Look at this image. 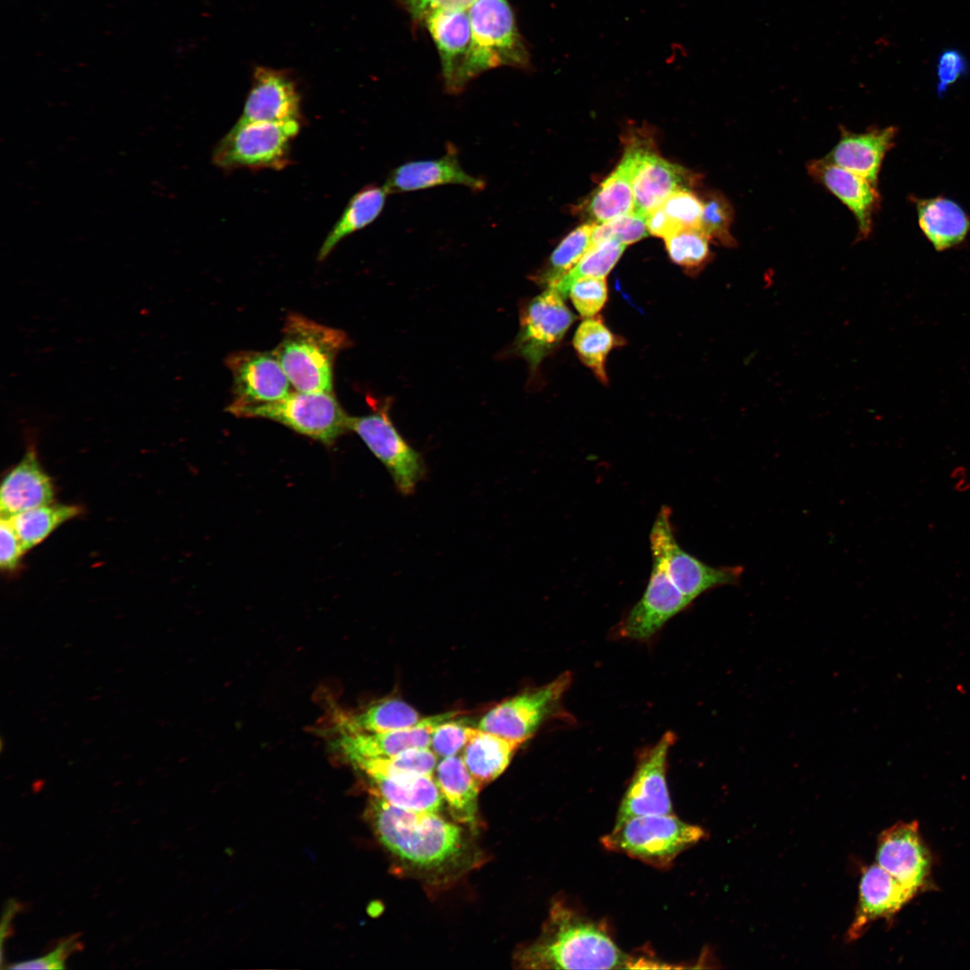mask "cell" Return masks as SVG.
I'll return each mask as SVG.
<instances>
[{
  "label": "cell",
  "mask_w": 970,
  "mask_h": 970,
  "mask_svg": "<svg viewBox=\"0 0 970 970\" xmlns=\"http://www.w3.org/2000/svg\"><path fill=\"white\" fill-rule=\"evenodd\" d=\"M916 895L877 864L863 869L859 900L846 933L847 940L858 939L874 922L890 918Z\"/></svg>",
  "instance_id": "19"
},
{
  "label": "cell",
  "mask_w": 970,
  "mask_h": 970,
  "mask_svg": "<svg viewBox=\"0 0 970 970\" xmlns=\"http://www.w3.org/2000/svg\"><path fill=\"white\" fill-rule=\"evenodd\" d=\"M0 565L2 569H14L25 551L20 539L7 517L1 516L0 522Z\"/></svg>",
  "instance_id": "45"
},
{
  "label": "cell",
  "mask_w": 970,
  "mask_h": 970,
  "mask_svg": "<svg viewBox=\"0 0 970 970\" xmlns=\"http://www.w3.org/2000/svg\"><path fill=\"white\" fill-rule=\"evenodd\" d=\"M457 184L474 191L482 190L484 180L468 173L461 165L455 150H448L437 159L410 161L394 168L384 186L389 192L401 193Z\"/></svg>",
  "instance_id": "22"
},
{
  "label": "cell",
  "mask_w": 970,
  "mask_h": 970,
  "mask_svg": "<svg viewBox=\"0 0 970 970\" xmlns=\"http://www.w3.org/2000/svg\"><path fill=\"white\" fill-rule=\"evenodd\" d=\"M225 365L234 381L232 405L274 402L291 392L292 385L273 352H234L225 358Z\"/></svg>",
  "instance_id": "15"
},
{
  "label": "cell",
  "mask_w": 970,
  "mask_h": 970,
  "mask_svg": "<svg viewBox=\"0 0 970 970\" xmlns=\"http://www.w3.org/2000/svg\"><path fill=\"white\" fill-rule=\"evenodd\" d=\"M658 207L667 221L670 234L683 229H701L703 201L688 188L675 190Z\"/></svg>",
  "instance_id": "38"
},
{
  "label": "cell",
  "mask_w": 970,
  "mask_h": 970,
  "mask_svg": "<svg viewBox=\"0 0 970 970\" xmlns=\"http://www.w3.org/2000/svg\"><path fill=\"white\" fill-rule=\"evenodd\" d=\"M472 727L452 719L440 723L434 729L429 747L436 756L445 758L456 755L467 744Z\"/></svg>",
  "instance_id": "42"
},
{
  "label": "cell",
  "mask_w": 970,
  "mask_h": 970,
  "mask_svg": "<svg viewBox=\"0 0 970 970\" xmlns=\"http://www.w3.org/2000/svg\"><path fill=\"white\" fill-rule=\"evenodd\" d=\"M586 211L600 224L635 212L629 167L623 158L595 190L586 206Z\"/></svg>",
  "instance_id": "31"
},
{
  "label": "cell",
  "mask_w": 970,
  "mask_h": 970,
  "mask_svg": "<svg viewBox=\"0 0 970 970\" xmlns=\"http://www.w3.org/2000/svg\"><path fill=\"white\" fill-rule=\"evenodd\" d=\"M877 864L916 894L926 886L931 857L916 822L897 823L881 833Z\"/></svg>",
  "instance_id": "16"
},
{
  "label": "cell",
  "mask_w": 970,
  "mask_h": 970,
  "mask_svg": "<svg viewBox=\"0 0 970 970\" xmlns=\"http://www.w3.org/2000/svg\"><path fill=\"white\" fill-rule=\"evenodd\" d=\"M650 548L663 556L676 587L692 603L702 594L723 586H737L742 566L713 567L684 551L678 543L671 521V509L663 506L652 525Z\"/></svg>",
  "instance_id": "8"
},
{
  "label": "cell",
  "mask_w": 970,
  "mask_h": 970,
  "mask_svg": "<svg viewBox=\"0 0 970 970\" xmlns=\"http://www.w3.org/2000/svg\"><path fill=\"white\" fill-rule=\"evenodd\" d=\"M436 781L455 821L474 826L478 815V793L481 789L462 757L443 758L436 765Z\"/></svg>",
  "instance_id": "29"
},
{
  "label": "cell",
  "mask_w": 970,
  "mask_h": 970,
  "mask_svg": "<svg viewBox=\"0 0 970 970\" xmlns=\"http://www.w3.org/2000/svg\"><path fill=\"white\" fill-rule=\"evenodd\" d=\"M403 7L417 21L438 10H468L476 0H400Z\"/></svg>",
  "instance_id": "46"
},
{
  "label": "cell",
  "mask_w": 970,
  "mask_h": 970,
  "mask_svg": "<svg viewBox=\"0 0 970 970\" xmlns=\"http://www.w3.org/2000/svg\"><path fill=\"white\" fill-rule=\"evenodd\" d=\"M951 478L954 481V489L959 492H965L969 489L970 483L967 480V474L964 466H957L951 472Z\"/></svg>",
  "instance_id": "47"
},
{
  "label": "cell",
  "mask_w": 970,
  "mask_h": 970,
  "mask_svg": "<svg viewBox=\"0 0 970 970\" xmlns=\"http://www.w3.org/2000/svg\"><path fill=\"white\" fill-rule=\"evenodd\" d=\"M372 794L395 807L418 812L437 813L443 796L433 774L371 773Z\"/></svg>",
  "instance_id": "25"
},
{
  "label": "cell",
  "mask_w": 970,
  "mask_h": 970,
  "mask_svg": "<svg viewBox=\"0 0 970 970\" xmlns=\"http://www.w3.org/2000/svg\"><path fill=\"white\" fill-rule=\"evenodd\" d=\"M624 244L609 240L595 246H590L578 264L553 287L566 299L571 285L581 278H605L617 263L625 249Z\"/></svg>",
  "instance_id": "35"
},
{
  "label": "cell",
  "mask_w": 970,
  "mask_h": 970,
  "mask_svg": "<svg viewBox=\"0 0 970 970\" xmlns=\"http://www.w3.org/2000/svg\"><path fill=\"white\" fill-rule=\"evenodd\" d=\"M468 12L472 40L461 77L462 89L487 70L530 66L528 49L507 0H476Z\"/></svg>",
  "instance_id": "4"
},
{
  "label": "cell",
  "mask_w": 970,
  "mask_h": 970,
  "mask_svg": "<svg viewBox=\"0 0 970 970\" xmlns=\"http://www.w3.org/2000/svg\"><path fill=\"white\" fill-rule=\"evenodd\" d=\"M703 201L701 230L719 244L734 247L736 240L730 234L734 211L730 202L719 192L709 193Z\"/></svg>",
  "instance_id": "39"
},
{
  "label": "cell",
  "mask_w": 970,
  "mask_h": 970,
  "mask_svg": "<svg viewBox=\"0 0 970 970\" xmlns=\"http://www.w3.org/2000/svg\"><path fill=\"white\" fill-rule=\"evenodd\" d=\"M913 199L919 226L937 251L955 247L966 239L970 217L957 203L941 196Z\"/></svg>",
  "instance_id": "26"
},
{
  "label": "cell",
  "mask_w": 970,
  "mask_h": 970,
  "mask_svg": "<svg viewBox=\"0 0 970 970\" xmlns=\"http://www.w3.org/2000/svg\"><path fill=\"white\" fill-rule=\"evenodd\" d=\"M301 93L287 70L257 66L240 119L302 121Z\"/></svg>",
  "instance_id": "18"
},
{
  "label": "cell",
  "mask_w": 970,
  "mask_h": 970,
  "mask_svg": "<svg viewBox=\"0 0 970 970\" xmlns=\"http://www.w3.org/2000/svg\"><path fill=\"white\" fill-rule=\"evenodd\" d=\"M419 712L398 699H384L359 712L337 711L333 734L354 732H386L412 728L420 722Z\"/></svg>",
  "instance_id": "28"
},
{
  "label": "cell",
  "mask_w": 970,
  "mask_h": 970,
  "mask_svg": "<svg viewBox=\"0 0 970 970\" xmlns=\"http://www.w3.org/2000/svg\"><path fill=\"white\" fill-rule=\"evenodd\" d=\"M301 122L239 119L215 146L212 162L225 171L281 170L290 163V145L300 131Z\"/></svg>",
  "instance_id": "6"
},
{
  "label": "cell",
  "mask_w": 970,
  "mask_h": 970,
  "mask_svg": "<svg viewBox=\"0 0 970 970\" xmlns=\"http://www.w3.org/2000/svg\"><path fill=\"white\" fill-rule=\"evenodd\" d=\"M564 300L557 290L547 287L522 309L514 349L533 373L556 349L576 319Z\"/></svg>",
  "instance_id": "11"
},
{
  "label": "cell",
  "mask_w": 970,
  "mask_h": 970,
  "mask_svg": "<svg viewBox=\"0 0 970 970\" xmlns=\"http://www.w3.org/2000/svg\"><path fill=\"white\" fill-rule=\"evenodd\" d=\"M968 71V64L963 54L957 49H946L937 62V93L939 97L947 92L949 85Z\"/></svg>",
  "instance_id": "44"
},
{
  "label": "cell",
  "mask_w": 970,
  "mask_h": 970,
  "mask_svg": "<svg viewBox=\"0 0 970 970\" xmlns=\"http://www.w3.org/2000/svg\"><path fill=\"white\" fill-rule=\"evenodd\" d=\"M664 239L670 259L680 266L697 269L710 259V239L701 229L679 230Z\"/></svg>",
  "instance_id": "37"
},
{
  "label": "cell",
  "mask_w": 970,
  "mask_h": 970,
  "mask_svg": "<svg viewBox=\"0 0 970 970\" xmlns=\"http://www.w3.org/2000/svg\"><path fill=\"white\" fill-rule=\"evenodd\" d=\"M632 960L603 927L562 901L552 904L540 937L517 957L527 969L628 968Z\"/></svg>",
  "instance_id": "1"
},
{
  "label": "cell",
  "mask_w": 970,
  "mask_h": 970,
  "mask_svg": "<svg viewBox=\"0 0 970 970\" xmlns=\"http://www.w3.org/2000/svg\"><path fill=\"white\" fill-rule=\"evenodd\" d=\"M840 131L839 141L824 159L877 185L882 162L895 144L897 128L891 126L854 133L842 128Z\"/></svg>",
  "instance_id": "23"
},
{
  "label": "cell",
  "mask_w": 970,
  "mask_h": 970,
  "mask_svg": "<svg viewBox=\"0 0 970 970\" xmlns=\"http://www.w3.org/2000/svg\"><path fill=\"white\" fill-rule=\"evenodd\" d=\"M703 828L672 814L645 815L614 824L603 846L656 868H668L683 851L706 836Z\"/></svg>",
  "instance_id": "5"
},
{
  "label": "cell",
  "mask_w": 970,
  "mask_h": 970,
  "mask_svg": "<svg viewBox=\"0 0 970 970\" xmlns=\"http://www.w3.org/2000/svg\"><path fill=\"white\" fill-rule=\"evenodd\" d=\"M387 195L389 192L384 185L370 184L357 191L327 234L319 250L318 260H325L341 240L372 224L382 213Z\"/></svg>",
  "instance_id": "30"
},
{
  "label": "cell",
  "mask_w": 970,
  "mask_h": 970,
  "mask_svg": "<svg viewBox=\"0 0 970 970\" xmlns=\"http://www.w3.org/2000/svg\"><path fill=\"white\" fill-rule=\"evenodd\" d=\"M282 333L273 353L291 385L300 392H331L334 359L349 343L346 333L297 313L287 316Z\"/></svg>",
  "instance_id": "3"
},
{
  "label": "cell",
  "mask_w": 970,
  "mask_h": 970,
  "mask_svg": "<svg viewBox=\"0 0 970 970\" xmlns=\"http://www.w3.org/2000/svg\"><path fill=\"white\" fill-rule=\"evenodd\" d=\"M524 743L473 728L461 757L481 789L507 769Z\"/></svg>",
  "instance_id": "27"
},
{
  "label": "cell",
  "mask_w": 970,
  "mask_h": 970,
  "mask_svg": "<svg viewBox=\"0 0 970 970\" xmlns=\"http://www.w3.org/2000/svg\"><path fill=\"white\" fill-rule=\"evenodd\" d=\"M436 754L430 747L411 748L389 757L359 759L352 763L366 774H433Z\"/></svg>",
  "instance_id": "36"
},
{
  "label": "cell",
  "mask_w": 970,
  "mask_h": 970,
  "mask_svg": "<svg viewBox=\"0 0 970 970\" xmlns=\"http://www.w3.org/2000/svg\"><path fill=\"white\" fill-rule=\"evenodd\" d=\"M808 174L837 197L854 215L859 235L866 238L871 232L873 216L879 206L877 185L864 177L825 160H811Z\"/></svg>",
  "instance_id": "21"
},
{
  "label": "cell",
  "mask_w": 970,
  "mask_h": 970,
  "mask_svg": "<svg viewBox=\"0 0 970 970\" xmlns=\"http://www.w3.org/2000/svg\"><path fill=\"white\" fill-rule=\"evenodd\" d=\"M54 488L30 444L22 459L5 475L0 490L1 516L12 517L28 509L52 503Z\"/></svg>",
  "instance_id": "24"
},
{
  "label": "cell",
  "mask_w": 970,
  "mask_h": 970,
  "mask_svg": "<svg viewBox=\"0 0 970 970\" xmlns=\"http://www.w3.org/2000/svg\"><path fill=\"white\" fill-rule=\"evenodd\" d=\"M368 815L382 844L414 866L438 867L462 849V829L437 813L401 808L372 794Z\"/></svg>",
  "instance_id": "2"
},
{
  "label": "cell",
  "mask_w": 970,
  "mask_h": 970,
  "mask_svg": "<svg viewBox=\"0 0 970 970\" xmlns=\"http://www.w3.org/2000/svg\"><path fill=\"white\" fill-rule=\"evenodd\" d=\"M83 948L79 935L74 934L60 941L57 948L42 957L13 963L9 969H62L66 958Z\"/></svg>",
  "instance_id": "43"
},
{
  "label": "cell",
  "mask_w": 970,
  "mask_h": 970,
  "mask_svg": "<svg viewBox=\"0 0 970 970\" xmlns=\"http://www.w3.org/2000/svg\"><path fill=\"white\" fill-rule=\"evenodd\" d=\"M421 22L436 46L446 89L459 93L472 40L468 10H438Z\"/></svg>",
  "instance_id": "20"
},
{
  "label": "cell",
  "mask_w": 970,
  "mask_h": 970,
  "mask_svg": "<svg viewBox=\"0 0 970 970\" xmlns=\"http://www.w3.org/2000/svg\"><path fill=\"white\" fill-rule=\"evenodd\" d=\"M571 682L572 675L567 671L542 686L505 700L484 714L477 728L526 742L545 721L560 711Z\"/></svg>",
  "instance_id": "9"
},
{
  "label": "cell",
  "mask_w": 970,
  "mask_h": 970,
  "mask_svg": "<svg viewBox=\"0 0 970 970\" xmlns=\"http://www.w3.org/2000/svg\"><path fill=\"white\" fill-rule=\"evenodd\" d=\"M226 410L237 417L263 418L331 445L348 428V417L331 392L291 391L274 402L235 406Z\"/></svg>",
  "instance_id": "7"
},
{
  "label": "cell",
  "mask_w": 970,
  "mask_h": 970,
  "mask_svg": "<svg viewBox=\"0 0 970 970\" xmlns=\"http://www.w3.org/2000/svg\"><path fill=\"white\" fill-rule=\"evenodd\" d=\"M595 224L581 225L571 231L551 252L547 266L538 274L537 282L547 287H553L569 272L586 254L591 245V236Z\"/></svg>",
  "instance_id": "34"
},
{
  "label": "cell",
  "mask_w": 970,
  "mask_h": 970,
  "mask_svg": "<svg viewBox=\"0 0 970 970\" xmlns=\"http://www.w3.org/2000/svg\"><path fill=\"white\" fill-rule=\"evenodd\" d=\"M622 158L628 163L637 213L648 216L672 192L688 188L691 181L689 172L662 158L647 140L631 141Z\"/></svg>",
  "instance_id": "14"
},
{
  "label": "cell",
  "mask_w": 970,
  "mask_h": 970,
  "mask_svg": "<svg viewBox=\"0 0 970 970\" xmlns=\"http://www.w3.org/2000/svg\"><path fill=\"white\" fill-rule=\"evenodd\" d=\"M583 317L595 316L604 305L608 290L605 278H581L570 287L568 295Z\"/></svg>",
  "instance_id": "41"
},
{
  "label": "cell",
  "mask_w": 970,
  "mask_h": 970,
  "mask_svg": "<svg viewBox=\"0 0 970 970\" xmlns=\"http://www.w3.org/2000/svg\"><path fill=\"white\" fill-rule=\"evenodd\" d=\"M650 549L652 569L646 590L621 622L617 630L619 636L624 639H649L671 618L692 604L672 581L660 552Z\"/></svg>",
  "instance_id": "13"
},
{
  "label": "cell",
  "mask_w": 970,
  "mask_h": 970,
  "mask_svg": "<svg viewBox=\"0 0 970 970\" xmlns=\"http://www.w3.org/2000/svg\"><path fill=\"white\" fill-rule=\"evenodd\" d=\"M79 513L80 509L75 506L49 503L21 512L9 519L26 552Z\"/></svg>",
  "instance_id": "32"
},
{
  "label": "cell",
  "mask_w": 970,
  "mask_h": 970,
  "mask_svg": "<svg viewBox=\"0 0 970 970\" xmlns=\"http://www.w3.org/2000/svg\"><path fill=\"white\" fill-rule=\"evenodd\" d=\"M648 234L647 216L633 212L611 221L595 225L591 236L595 246L609 240H616L624 245L634 243Z\"/></svg>",
  "instance_id": "40"
},
{
  "label": "cell",
  "mask_w": 970,
  "mask_h": 970,
  "mask_svg": "<svg viewBox=\"0 0 970 970\" xmlns=\"http://www.w3.org/2000/svg\"><path fill=\"white\" fill-rule=\"evenodd\" d=\"M615 340L601 318L594 316L584 320L574 335L573 346L579 359L604 384L608 380L605 372L606 357L616 345Z\"/></svg>",
  "instance_id": "33"
},
{
  "label": "cell",
  "mask_w": 970,
  "mask_h": 970,
  "mask_svg": "<svg viewBox=\"0 0 970 970\" xmlns=\"http://www.w3.org/2000/svg\"><path fill=\"white\" fill-rule=\"evenodd\" d=\"M675 742V733L667 731L657 743L639 752L615 823L638 816L674 813L666 769L668 754Z\"/></svg>",
  "instance_id": "12"
},
{
  "label": "cell",
  "mask_w": 970,
  "mask_h": 970,
  "mask_svg": "<svg viewBox=\"0 0 970 970\" xmlns=\"http://www.w3.org/2000/svg\"><path fill=\"white\" fill-rule=\"evenodd\" d=\"M348 428L384 465L401 494L410 495L415 490L424 475V462L393 425L387 403L369 415L349 416Z\"/></svg>",
  "instance_id": "10"
},
{
  "label": "cell",
  "mask_w": 970,
  "mask_h": 970,
  "mask_svg": "<svg viewBox=\"0 0 970 970\" xmlns=\"http://www.w3.org/2000/svg\"><path fill=\"white\" fill-rule=\"evenodd\" d=\"M458 714L453 711L424 718L416 726L400 730L335 733L331 745L351 763L359 759L389 757L411 748L429 747L436 727Z\"/></svg>",
  "instance_id": "17"
}]
</instances>
